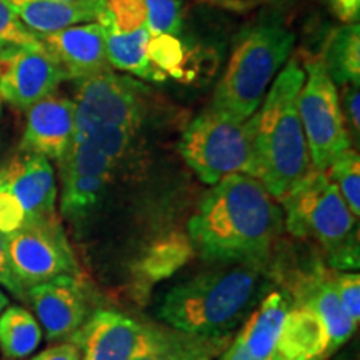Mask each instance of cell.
<instances>
[{"mask_svg":"<svg viewBox=\"0 0 360 360\" xmlns=\"http://www.w3.org/2000/svg\"><path fill=\"white\" fill-rule=\"evenodd\" d=\"M172 287L159 317L175 330L200 337L231 335L259 307L270 281L259 265L224 264Z\"/></svg>","mask_w":360,"mask_h":360,"instance_id":"7a4b0ae2","label":"cell"},{"mask_svg":"<svg viewBox=\"0 0 360 360\" xmlns=\"http://www.w3.org/2000/svg\"><path fill=\"white\" fill-rule=\"evenodd\" d=\"M283 227L292 236L314 238L334 270L357 272L360 265L357 217L326 170H312L281 200Z\"/></svg>","mask_w":360,"mask_h":360,"instance_id":"277c9868","label":"cell"},{"mask_svg":"<svg viewBox=\"0 0 360 360\" xmlns=\"http://www.w3.org/2000/svg\"><path fill=\"white\" fill-rule=\"evenodd\" d=\"M30 360H80V352L74 342H62V344L42 350Z\"/></svg>","mask_w":360,"mask_h":360,"instance_id":"836d02e7","label":"cell"},{"mask_svg":"<svg viewBox=\"0 0 360 360\" xmlns=\"http://www.w3.org/2000/svg\"><path fill=\"white\" fill-rule=\"evenodd\" d=\"M289 307L287 295L269 292L220 355V360H277V339Z\"/></svg>","mask_w":360,"mask_h":360,"instance_id":"2e32d148","label":"cell"},{"mask_svg":"<svg viewBox=\"0 0 360 360\" xmlns=\"http://www.w3.org/2000/svg\"><path fill=\"white\" fill-rule=\"evenodd\" d=\"M354 217L360 215V159L354 148H347L326 170Z\"/></svg>","mask_w":360,"mask_h":360,"instance_id":"d4e9b609","label":"cell"},{"mask_svg":"<svg viewBox=\"0 0 360 360\" xmlns=\"http://www.w3.org/2000/svg\"><path fill=\"white\" fill-rule=\"evenodd\" d=\"M335 15L344 24H357L360 15V0H330Z\"/></svg>","mask_w":360,"mask_h":360,"instance_id":"e575fe53","label":"cell"},{"mask_svg":"<svg viewBox=\"0 0 360 360\" xmlns=\"http://www.w3.org/2000/svg\"><path fill=\"white\" fill-rule=\"evenodd\" d=\"M232 339V334L200 337L164 327L154 344L134 360H214L224 354Z\"/></svg>","mask_w":360,"mask_h":360,"instance_id":"ffe728a7","label":"cell"},{"mask_svg":"<svg viewBox=\"0 0 360 360\" xmlns=\"http://www.w3.org/2000/svg\"><path fill=\"white\" fill-rule=\"evenodd\" d=\"M62 2H70V0H62Z\"/></svg>","mask_w":360,"mask_h":360,"instance_id":"8d00e7d4","label":"cell"},{"mask_svg":"<svg viewBox=\"0 0 360 360\" xmlns=\"http://www.w3.org/2000/svg\"><path fill=\"white\" fill-rule=\"evenodd\" d=\"M135 132L137 130L125 129V127H103V129H96L89 130L85 134H74L79 135V137L89 141L92 146H96L102 154H105L109 159L117 162L122 159L127 148L132 143Z\"/></svg>","mask_w":360,"mask_h":360,"instance_id":"f1b7e54d","label":"cell"},{"mask_svg":"<svg viewBox=\"0 0 360 360\" xmlns=\"http://www.w3.org/2000/svg\"><path fill=\"white\" fill-rule=\"evenodd\" d=\"M345 89V115L344 119H347L350 132L359 135L360 130V115H359V105H360V96H359V87H352V85H347Z\"/></svg>","mask_w":360,"mask_h":360,"instance_id":"d6a6232c","label":"cell"},{"mask_svg":"<svg viewBox=\"0 0 360 360\" xmlns=\"http://www.w3.org/2000/svg\"><path fill=\"white\" fill-rule=\"evenodd\" d=\"M0 285L6 287L12 295H15L22 302H27V290L17 281V277L13 276L11 260H8L6 233L2 232H0Z\"/></svg>","mask_w":360,"mask_h":360,"instance_id":"1f68e13d","label":"cell"},{"mask_svg":"<svg viewBox=\"0 0 360 360\" xmlns=\"http://www.w3.org/2000/svg\"><path fill=\"white\" fill-rule=\"evenodd\" d=\"M305 70L294 58L281 70L249 122L255 179L277 202L312 172L307 141L299 115Z\"/></svg>","mask_w":360,"mask_h":360,"instance_id":"3957f363","label":"cell"},{"mask_svg":"<svg viewBox=\"0 0 360 360\" xmlns=\"http://www.w3.org/2000/svg\"><path fill=\"white\" fill-rule=\"evenodd\" d=\"M6 240L13 276L25 290L62 276H79L74 249L58 215L25 222Z\"/></svg>","mask_w":360,"mask_h":360,"instance_id":"ba28073f","label":"cell"},{"mask_svg":"<svg viewBox=\"0 0 360 360\" xmlns=\"http://www.w3.org/2000/svg\"><path fill=\"white\" fill-rule=\"evenodd\" d=\"M328 276L334 283L337 295L342 305L347 310L350 319L357 323L360 321V276L359 272H345V270H328Z\"/></svg>","mask_w":360,"mask_h":360,"instance_id":"4dcf8cb0","label":"cell"},{"mask_svg":"<svg viewBox=\"0 0 360 360\" xmlns=\"http://www.w3.org/2000/svg\"><path fill=\"white\" fill-rule=\"evenodd\" d=\"M147 29L152 35H177L182 30L180 0H146Z\"/></svg>","mask_w":360,"mask_h":360,"instance_id":"83f0119b","label":"cell"},{"mask_svg":"<svg viewBox=\"0 0 360 360\" xmlns=\"http://www.w3.org/2000/svg\"><path fill=\"white\" fill-rule=\"evenodd\" d=\"M110 174L60 169V214L70 222H82L105 195Z\"/></svg>","mask_w":360,"mask_h":360,"instance_id":"44dd1931","label":"cell"},{"mask_svg":"<svg viewBox=\"0 0 360 360\" xmlns=\"http://www.w3.org/2000/svg\"><path fill=\"white\" fill-rule=\"evenodd\" d=\"M67 79L52 53L37 45H11L0 49V101L19 110L56 94Z\"/></svg>","mask_w":360,"mask_h":360,"instance_id":"30bf717a","label":"cell"},{"mask_svg":"<svg viewBox=\"0 0 360 360\" xmlns=\"http://www.w3.org/2000/svg\"><path fill=\"white\" fill-rule=\"evenodd\" d=\"M98 22V20H97ZM105 34L107 62L117 70L129 72L139 79L164 80L165 75L150 64L147 56V42L150 39L147 25L134 32H117L114 27L101 22Z\"/></svg>","mask_w":360,"mask_h":360,"instance_id":"d6986e66","label":"cell"},{"mask_svg":"<svg viewBox=\"0 0 360 360\" xmlns=\"http://www.w3.org/2000/svg\"><path fill=\"white\" fill-rule=\"evenodd\" d=\"M247 120H238L210 107L184 130L180 154L207 186H214L232 174L255 177L254 148Z\"/></svg>","mask_w":360,"mask_h":360,"instance_id":"8992f818","label":"cell"},{"mask_svg":"<svg viewBox=\"0 0 360 360\" xmlns=\"http://www.w3.org/2000/svg\"><path fill=\"white\" fill-rule=\"evenodd\" d=\"M323 65L335 87H359L360 84V27L347 24L328 35L322 53Z\"/></svg>","mask_w":360,"mask_h":360,"instance_id":"7402d4cb","label":"cell"},{"mask_svg":"<svg viewBox=\"0 0 360 360\" xmlns=\"http://www.w3.org/2000/svg\"><path fill=\"white\" fill-rule=\"evenodd\" d=\"M98 22H105L117 32H134L147 24L146 0H105Z\"/></svg>","mask_w":360,"mask_h":360,"instance_id":"4316f807","label":"cell"},{"mask_svg":"<svg viewBox=\"0 0 360 360\" xmlns=\"http://www.w3.org/2000/svg\"><path fill=\"white\" fill-rule=\"evenodd\" d=\"M294 44L295 35L277 24H259L242 30L215 89L212 109L238 120L250 119L278 69L290 57Z\"/></svg>","mask_w":360,"mask_h":360,"instance_id":"5b68a950","label":"cell"},{"mask_svg":"<svg viewBox=\"0 0 360 360\" xmlns=\"http://www.w3.org/2000/svg\"><path fill=\"white\" fill-rule=\"evenodd\" d=\"M283 231V212L260 180L232 174L214 184L188 220V240L202 259L262 265Z\"/></svg>","mask_w":360,"mask_h":360,"instance_id":"6da1fadb","label":"cell"},{"mask_svg":"<svg viewBox=\"0 0 360 360\" xmlns=\"http://www.w3.org/2000/svg\"><path fill=\"white\" fill-rule=\"evenodd\" d=\"M44 339V330L35 315L20 305H8L0 314V350L7 359L32 355Z\"/></svg>","mask_w":360,"mask_h":360,"instance_id":"603a6c76","label":"cell"},{"mask_svg":"<svg viewBox=\"0 0 360 360\" xmlns=\"http://www.w3.org/2000/svg\"><path fill=\"white\" fill-rule=\"evenodd\" d=\"M0 193L24 215L25 222L57 217V180L51 160L19 152L0 167Z\"/></svg>","mask_w":360,"mask_h":360,"instance_id":"7c38bea8","label":"cell"},{"mask_svg":"<svg viewBox=\"0 0 360 360\" xmlns=\"http://www.w3.org/2000/svg\"><path fill=\"white\" fill-rule=\"evenodd\" d=\"M143 85L110 69L79 80L75 97V132L103 127L139 130L143 115Z\"/></svg>","mask_w":360,"mask_h":360,"instance_id":"9c48e42d","label":"cell"},{"mask_svg":"<svg viewBox=\"0 0 360 360\" xmlns=\"http://www.w3.org/2000/svg\"><path fill=\"white\" fill-rule=\"evenodd\" d=\"M27 302L51 342L70 339L92 315L90 294L79 276H62L30 287Z\"/></svg>","mask_w":360,"mask_h":360,"instance_id":"4fadbf2b","label":"cell"},{"mask_svg":"<svg viewBox=\"0 0 360 360\" xmlns=\"http://www.w3.org/2000/svg\"><path fill=\"white\" fill-rule=\"evenodd\" d=\"M8 305H11V299L6 295V292L0 289V314H2L4 310L8 307Z\"/></svg>","mask_w":360,"mask_h":360,"instance_id":"d590c367","label":"cell"},{"mask_svg":"<svg viewBox=\"0 0 360 360\" xmlns=\"http://www.w3.org/2000/svg\"><path fill=\"white\" fill-rule=\"evenodd\" d=\"M39 34L30 30L19 17L0 0V49L11 45H37Z\"/></svg>","mask_w":360,"mask_h":360,"instance_id":"f546056e","label":"cell"},{"mask_svg":"<svg viewBox=\"0 0 360 360\" xmlns=\"http://www.w3.org/2000/svg\"><path fill=\"white\" fill-rule=\"evenodd\" d=\"M75 132V103L51 94L27 110L19 152L60 162Z\"/></svg>","mask_w":360,"mask_h":360,"instance_id":"5bb4252c","label":"cell"},{"mask_svg":"<svg viewBox=\"0 0 360 360\" xmlns=\"http://www.w3.org/2000/svg\"><path fill=\"white\" fill-rule=\"evenodd\" d=\"M193 252V247L188 238L182 236H172L164 240L155 242L141 262V272L150 281H160L177 270Z\"/></svg>","mask_w":360,"mask_h":360,"instance_id":"cb8c5ba5","label":"cell"},{"mask_svg":"<svg viewBox=\"0 0 360 360\" xmlns=\"http://www.w3.org/2000/svg\"><path fill=\"white\" fill-rule=\"evenodd\" d=\"M40 42L65 72L67 79L84 80L110 69L101 22H89L39 35Z\"/></svg>","mask_w":360,"mask_h":360,"instance_id":"9a60e30c","label":"cell"},{"mask_svg":"<svg viewBox=\"0 0 360 360\" xmlns=\"http://www.w3.org/2000/svg\"><path fill=\"white\" fill-rule=\"evenodd\" d=\"M295 304L304 305L317 314L327 330L332 354L347 344L357 330V323L350 319L337 295L328 270L300 281L297 285Z\"/></svg>","mask_w":360,"mask_h":360,"instance_id":"ac0fdd59","label":"cell"},{"mask_svg":"<svg viewBox=\"0 0 360 360\" xmlns=\"http://www.w3.org/2000/svg\"><path fill=\"white\" fill-rule=\"evenodd\" d=\"M147 56L150 64L167 77L180 79L182 75L186 49L177 35H152L147 42Z\"/></svg>","mask_w":360,"mask_h":360,"instance_id":"484cf974","label":"cell"},{"mask_svg":"<svg viewBox=\"0 0 360 360\" xmlns=\"http://www.w3.org/2000/svg\"><path fill=\"white\" fill-rule=\"evenodd\" d=\"M162 328L115 310H97L70 342L79 347L80 360H134L154 344Z\"/></svg>","mask_w":360,"mask_h":360,"instance_id":"8fae6325","label":"cell"},{"mask_svg":"<svg viewBox=\"0 0 360 360\" xmlns=\"http://www.w3.org/2000/svg\"><path fill=\"white\" fill-rule=\"evenodd\" d=\"M305 80L299 94V115L315 170H327L350 148L339 92L328 77L321 56L305 60Z\"/></svg>","mask_w":360,"mask_h":360,"instance_id":"52a82bcc","label":"cell"},{"mask_svg":"<svg viewBox=\"0 0 360 360\" xmlns=\"http://www.w3.org/2000/svg\"><path fill=\"white\" fill-rule=\"evenodd\" d=\"M326 327L317 314L294 304L287 310L277 339V360H328L332 357Z\"/></svg>","mask_w":360,"mask_h":360,"instance_id":"e0dca14e","label":"cell"}]
</instances>
